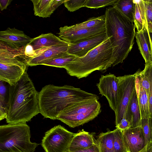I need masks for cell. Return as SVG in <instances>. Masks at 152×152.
<instances>
[{"label": "cell", "instance_id": "6da1fadb", "mask_svg": "<svg viewBox=\"0 0 152 152\" xmlns=\"http://www.w3.org/2000/svg\"><path fill=\"white\" fill-rule=\"evenodd\" d=\"M6 121L26 123L40 113L39 92L26 72L15 85H9Z\"/></svg>", "mask_w": 152, "mask_h": 152}, {"label": "cell", "instance_id": "7a4b0ae2", "mask_svg": "<svg viewBox=\"0 0 152 152\" xmlns=\"http://www.w3.org/2000/svg\"><path fill=\"white\" fill-rule=\"evenodd\" d=\"M104 15L107 37L113 49L111 64L114 66L123 62L132 48L135 28L133 22L113 7L107 8Z\"/></svg>", "mask_w": 152, "mask_h": 152}, {"label": "cell", "instance_id": "3957f363", "mask_svg": "<svg viewBox=\"0 0 152 152\" xmlns=\"http://www.w3.org/2000/svg\"><path fill=\"white\" fill-rule=\"evenodd\" d=\"M93 99L98 100L99 97L73 86L47 85L39 92L40 113L45 118L56 120L64 110L75 103Z\"/></svg>", "mask_w": 152, "mask_h": 152}, {"label": "cell", "instance_id": "277c9868", "mask_svg": "<svg viewBox=\"0 0 152 152\" xmlns=\"http://www.w3.org/2000/svg\"><path fill=\"white\" fill-rule=\"evenodd\" d=\"M113 49L109 37L81 57H76L64 67L67 73L78 79L86 77L96 70H106L111 64Z\"/></svg>", "mask_w": 152, "mask_h": 152}, {"label": "cell", "instance_id": "5b68a950", "mask_svg": "<svg viewBox=\"0 0 152 152\" xmlns=\"http://www.w3.org/2000/svg\"><path fill=\"white\" fill-rule=\"evenodd\" d=\"M26 123L0 126V152H34L39 145L31 142Z\"/></svg>", "mask_w": 152, "mask_h": 152}, {"label": "cell", "instance_id": "8992f818", "mask_svg": "<svg viewBox=\"0 0 152 152\" xmlns=\"http://www.w3.org/2000/svg\"><path fill=\"white\" fill-rule=\"evenodd\" d=\"M101 108L100 104L97 99L84 100L66 109L57 119L69 127L75 128L94 119L101 112Z\"/></svg>", "mask_w": 152, "mask_h": 152}, {"label": "cell", "instance_id": "52a82bcc", "mask_svg": "<svg viewBox=\"0 0 152 152\" xmlns=\"http://www.w3.org/2000/svg\"><path fill=\"white\" fill-rule=\"evenodd\" d=\"M75 134L61 125L56 126L45 132L41 145L45 152H66Z\"/></svg>", "mask_w": 152, "mask_h": 152}, {"label": "cell", "instance_id": "ba28073f", "mask_svg": "<svg viewBox=\"0 0 152 152\" xmlns=\"http://www.w3.org/2000/svg\"><path fill=\"white\" fill-rule=\"evenodd\" d=\"M118 80L117 106L115 112V126L124 117L126 108L135 88V75L117 77Z\"/></svg>", "mask_w": 152, "mask_h": 152}, {"label": "cell", "instance_id": "9c48e42d", "mask_svg": "<svg viewBox=\"0 0 152 152\" xmlns=\"http://www.w3.org/2000/svg\"><path fill=\"white\" fill-rule=\"evenodd\" d=\"M59 29V38L70 43H76L105 31V25L90 29L65 26Z\"/></svg>", "mask_w": 152, "mask_h": 152}, {"label": "cell", "instance_id": "30bf717a", "mask_svg": "<svg viewBox=\"0 0 152 152\" xmlns=\"http://www.w3.org/2000/svg\"><path fill=\"white\" fill-rule=\"evenodd\" d=\"M96 86L100 94L106 97L110 108L115 112L117 106V77L110 73L105 75H101Z\"/></svg>", "mask_w": 152, "mask_h": 152}, {"label": "cell", "instance_id": "8fae6325", "mask_svg": "<svg viewBox=\"0 0 152 152\" xmlns=\"http://www.w3.org/2000/svg\"><path fill=\"white\" fill-rule=\"evenodd\" d=\"M32 39L22 31L15 28H8L0 32V42L13 49L24 48Z\"/></svg>", "mask_w": 152, "mask_h": 152}, {"label": "cell", "instance_id": "7c38bea8", "mask_svg": "<svg viewBox=\"0 0 152 152\" xmlns=\"http://www.w3.org/2000/svg\"><path fill=\"white\" fill-rule=\"evenodd\" d=\"M106 38L105 31L76 43H70L67 53L77 57H83L100 45Z\"/></svg>", "mask_w": 152, "mask_h": 152}, {"label": "cell", "instance_id": "4fadbf2b", "mask_svg": "<svg viewBox=\"0 0 152 152\" xmlns=\"http://www.w3.org/2000/svg\"><path fill=\"white\" fill-rule=\"evenodd\" d=\"M123 131L124 141L128 152H139L146 145L141 126L131 127Z\"/></svg>", "mask_w": 152, "mask_h": 152}, {"label": "cell", "instance_id": "5bb4252c", "mask_svg": "<svg viewBox=\"0 0 152 152\" xmlns=\"http://www.w3.org/2000/svg\"><path fill=\"white\" fill-rule=\"evenodd\" d=\"M28 65L26 64L0 63V80L10 86L15 85L26 72Z\"/></svg>", "mask_w": 152, "mask_h": 152}, {"label": "cell", "instance_id": "9a60e30c", "mask_svg": "<svg viewBox=\"0 0 152 152\" xmlns=\"http://www.w3.org/2000/svg\"><path fill=\"white\" fill-rule=\"evenodd\" d=\"M25 48L19 50L15 49L0 42V63L28 64L30 58L25 55Z\"/></svg>", "mask_w": 152, "mask_h": 152}, {"label": "cell", "instance_id": "2e32d148", "mask_svg": "<svg viewBox=\"0 0 152 152\" xmlns=\"http://www.w3.org/2000/svg\"><path fill=\"white\" fill-rule=\"evenodd\" d=\"M68 43L50 33L32 38L29 44L32 47L37 56L49 48Z\"/></svg>", "mask_w": 152, "mask_h": 152}, {"label": "cell", "instance_id": "e0dca14e", "mask_svg": "<svg viewBox=\"0 0 152 152\" xmlns=\"http://www.w3.org/2000/svg\"><path fill=\"white\" fill-rule=\"evenodd\" d=\"M70 44L68 43L48 48L36 56L31 58L28 62V66L43 65L57 56L67 52Z\"/></svg>", "mask_w": 152, "mask_h": 152}, {"label": "cell", "instance_id": "ac0fdd59", "mask_svg": "<svg viewBox=\"0 0 152 152\" xmlns=\"http://www.w3.org/2000/svg\"><path fill=\"white\" fill-rule=\"evenodd\" d=\"M138 49L145 63H152V43L149 32L143 28L135 35Z\"/></svg>", "mask_w": 152, "mask_h": 152}, {"label": "cell", "instance_id": "d6986e66", "mask_svg": "<svg viewBox=\"0 0 152 152\" xmlns=\"http://www.w3.org/2000/svg\"><path fill=\"white\" fill-rule=\"evenodd\" d=\"M34 15L43 18L49 17L66 0H31Z\"/></svg>", "mask_w": 152, "mask_h": 152}, {"label": "cell", "instance_id": "ffe728a7", "mask_svg": "<svg viewBox=\"0 0 152 152\" xmlns=\"http://www.w3.org/2000/svg\"><path fill=\"white\" fill-rule=\"evenodd\" d=\"M124 117L129 123L131 127L141 126L140 110L135 88L126 108Z\"/></svg>", "mask_w": 152, "mask_h": 152}, {"label": "cell", "instance_id": "44dd1931", "mask_svg": "<svg viewBox=\"0 0 152 152\" xmlns=\"http://www.w3.org/2000/svg\"><path fill=\"white\" fill-rule=\"evenodd\" d=\"M135 89L140 107L141 119L150 117L148 95L142 86L139 71L135 73Z\"/></svg>", "mask_w": 152, "mask_h": 152}, {"label": "cell", "instance_id": "7402d4cb", "mask_svg": "<svg viewBox=\"0 0 152 152\" xmlns=\"http://www.w3.org/2000/svg\"><path fill=\"white\" fill-rule=\"evenodd\" d=\"M96 144L93 136L83 129L75 134L70 144L69 151H72L90 148Z\"/></svg>", "mask_w": 152, "mask_h": 152}, {"label": "cell", "instance_id": "603a6c76", "mask_svg": "<svg viewBox=\"0 0 152 152\" xmlns=\"http://www.w3.org/2000/svg\"><path fill=\"white\" fill-rule=\"evenodd\" d=\"M135 10L134 23L137 32L145 28L146 7L144 0H135Z\"/></svg>", "mask_w": 152, "mask_h": 152}, {"label": "cell", "instance_id": "cb8c5ba5", "mask_svg": "<svg viewBox=\"0 0 152 152\" xmlns=\"http://www.w3.org/2000/svg\"><path fill=\"white\" fill-rule=\"evenodd\" d=\"M114 130H109L106 132L100 133L96 140L99 152H114Z\"/></svg>", "mask_w": 152, "mask_h": 152}, {"label": "cell", "instance_id": "d4e9b609", "mask_svg": "<svg viewBox=\"0 0 152 152\" xmlns=\"http://www.w3.org/2000/svg\"><path fill=\"white\" fill-rule=\"evenodd\" d=\"M113 6L126 18L134 23L135 4L133 0H117Z\"/></svg>", "mask_w": 152, "mask_h": 152}, {"label": "cell", "instance_id": "484cf974", "mask_svg": "<svg viewBox=\"0 0 152 152\" xmlns=\"http://www.w3.org/2000/svg\"><path fill=\"white\" fill-rule=\"evenodd\" d=\"M76 57L74 55L66 52L57 56L43 65L64 68L65 66L71 62Z\"/></svg>", "mask_w": 152, "mask_h": 152}, {"label": "cell", "instance_id": "4316f807", "mask_svg": "<svg viewBox=\"0 0 152 152\" xmlns=\"http://www.w3.org/2000/svg\"><path fill=\"white\" fill-rule=\"evenodd\" d=\"M105 25V16L103 15L98 17H93L84 22L72 25L75 28L91 29Z\"/></svg>", "mask_w": 152, "mask_h": 152}, {"label": "cell", "instance_id": "83f0119b", "mask_svg": "<svg viewBox=\"0 0 152 152\" xmlns=\"http://www.w3.org/2000/svg\"><path fill=\"white\" fill-rule=\"evenodd\" d=\"M114 131V152H128L124 141L123 131L117 128Z\"/></svg>", "mask_w": 152, "mask_h": 152}, {"label": "cell", "instance_id": "f1b7e54d", "mask_svg": "<svg viewBox=\"0 0 152 152\" xmlns=\"http://www.w3.org/2000/svg\"><path fill=\"white\" fill-rule=\"evenodd\" d=\"M144 134L146 145L152 141V119L150 117L141 119V125Z\"/></svg>", "mask_w": 152, "mask_h": 152}, {"label": "cell", "instance_id": "f546056e", "mask_svg": "<svg viewBox=\"0 0 152 152\" xmlns=\"http://www.w3.org/2000/svg\"><path fill=\"white\" fill-rule=\"evenodd\" d=\"M117 0H88L84 7L90 8L98 9L113 5Z\"/></svg>", "mask_w": 152, "mask_h": 152}, {"label": "cell", "instance_id": "4dcf8cb0", "mask_svg": "<svg viewBox=\"0 0 152 152\" xmlns=\"http://www.w3.org/2000/svg\"><path fill=\"white\" fill-rule=\"evenodd\" d=\"M146 7L145 28L152 33V0H144Z\"/></svg>", "mask_w": 152, "mask_h": 152}, {"label": "cell", "instance_id": "1f68e13d", "mask_svg": "<svg viewBox=\"0 0 152 152\" xmlns=\"http://www.w3.org/2000/svg\"><path fill=\"white\" fill-rule=\"evenodd\" d=\"M88 0H66L64 3L65 7L70 12H73L84 7Z\"/></svg>", "mask_w": 152, "mask_h": 152}, {"label": "cell", "instance_id": "d6a6232c", "mask_svg": "<svg viewBox=\"0 0 152 152\" xmlns=\"http://www.w3.org/2000/svg\"><path fill=\"white\" fill-rule=\"evenodd\" d=\"M149 69V90L148 95L150 117L152 119V63H148Z\"/></svg>", "mask_w": 152, "mask_h": 152}, {"label": "cell", "instance_id": "836d02e7", "mask_svg": "<svg viewBox=\"0 0 152 152\" xmlns=\"http://www.w3.org/2000/svg\"><path fill=\"white\" fill-rule=\"evenodd\" d=\"M7 116V102L5 96H0V120L6 118Z\"/></svg>", "mask_w": 152, "mask_h": 152}, {"label": "cell", "instance_id": "e575fe53", "mask_svg": "<svg viewBox=\"0 0 152 152\" xmlns=\"http://www.w3.org/2000/svg\"><path fill=\"white\" fill-rule=\"evenodd\" d=\"M24 52L26 56L30 58L34 57L36 56L32 47L29 44L25 47Z\"/></svg>", "mask_w": 152, "mask_h": 152}, {"label": "cell", "instance_id": "d590c367", "mask_svg": "<svg viewBox=\"0 0 152 152\" xmlns=\"http://www.w3.org/2000/svg\"><path fill=\"white\" fill-rule=\"evenodd\" d=\"M69 152H99V148L96 143L93 146L88 148L80 150H77Z\"/></svg>", "mask_w": 152, "mask_h": 152}, {"label": "cell", "instance_id": "8d00e7d4", "mask_svg": "<svg viewBox=\"0 0 152 152\" xmlns=\"http://www.w3.org/2000/svg\"><path fill=\"white\" fill-rule=\"evenodd\" d=\"M12 0H0V6L1 11L6 9L7 6L10 4Z\"/></svg>", "mask_w": 152, "mask_h": 152}, {"label": "cell", "instance_id": "74e56055", "mask_svg": "<svg viewBox=\"0 0 152 152\" xmlns=\"http://www.w3.org/2000/svg\"><path fill=\"white\" fill-rule=\"evenodd\" d=\"M139 152H152V141L148 142L143 148Z\"/></svg>", "mask_w": 152, "mask_h": 152}, {"label": "cell", "instance_id": "f35d334b", "mask_svg": "<svg viewBox=\"0 0 152 152\" xmlns=\"http://www.w3.org/2000/svg\"><path fill=\"white\" fill-rule=\"evenodd\" d=\"M149 35H150V39H151V42L152 43V33L149 32Z\"/></svg>", "mask_w": 152, "mask_h": 152}, {"label": "cell", "instance_id": "ab89813d", "mask_svg": "<svg viewBox=\"0 0 152 152\" xmlns=\"http://www.w3.org/2000/svg\"><path fill=\"white\" fill-rule=\"evenodd\" d=\"M66 152H69V151H66Z\"/></svg>", "mask_w": 152, "mask_h": 152}]
</instances>
